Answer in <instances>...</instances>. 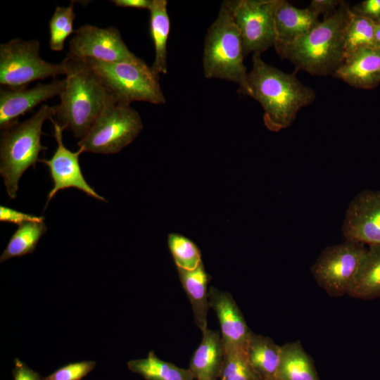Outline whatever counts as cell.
<instances>
[{
    "mask_svg": "<svg viewBox=\"0 0 380 380\" xmlns=\"http://www.w3.org/2000/svg\"><path fill=\"white\" fill-rule=\"evenodd\" d=\"M279 380H319L313 361L300 341L281 346Z\"/></svg>",
    "mask_w": 380,
    "mask_h": 380,
    "instance_id": "23",
    "label": "cell"
},
{
    "mask_svg": "<svg viewBox=\"0 0 380 380\" xmlns=\"http://www.w3.org/2000/svg\"><path fill=\"white\" fill-rule=\"evenodd\" d=\"M374 46L380 47V21L376 23L375 25Z\"/></svg>",
    "mask_w": 380,
    "mask_h": 380,
    "instance_id": "36",
    "label": "cell"
},
{
    "mask_svg": "<svg viewBox=\"0 0 380 380\" xmlns=\"http://www.w3.org/2000/svg\"><path fill=\"white\" fill-rule=\"evenodd\" d=\"M143 129L139 113L110 96L86 134L77 142L84 152L114 154L132 143Z\"/></svg>",
    "mask_w": 380,
    "mask_h": 380,
    "instance_id": "7",
    "label": "cell"
},
{
    "mask_svg": "<svg viewBox=\"0 0 380 380\" xmlns=\"http://www.w3.org/2000/svg\"><path fill=\"white\" fill-rule=\"evenodd\" d=\"M222 4L240 32L245 56L251 53L261 54L274 46L277 0H232Z\"/></svg>",
    "mask_w": 380,
    "mask_h": 380,
    "instance_id": "10",
    "label": "cell"
},
{
    "mask_svg": "<svg viewBox=\"0 0 380 380\" xmlns=\"http://www.w3.org/2000/svg\"><path fill=\"white\" fill-rule=\"evenodd\" d=\"M95 71L108 96L117 102L129 104L146 101L166 103L159 75L141 60L138 62L110 63L82 59Z\"/></svg>",
    "mask_w": 380,
    "mask_h": 380,
    "instance_id": "6",
    "label": "cell"
},
{
    "mask_svg": "<svg viewBox=\"0 0 380 380\" xmlns=\"http://www.w3.org/2000/svg\"><path fill=\"white\" fill-rule=\"evenodd\" d=\"M319 22V15L308 7L299 8L287 1L277 0L274 13L276 51L305 35Z\"/></svg>",
    "mask_w": 380,
    "mask_h": 380,
    "instance_id": "17",
    "label": "cell"
},
{
    "mask_svg": "<svg viewBox=\"0 0 380 380\" xmlns=\"http://www.w3.org/2000/svg\"><path fill=\"white\" fill-rule=\"evenodd\" d=\"M347 241L380 245V191L364 190L350 203L342 226Z\"/></svg>",
    "mask_w": 380,
    "mask_h": 380,
    "instance_id": "13",
    "label": "cell"
},
{
    "mask_svg": "<svg viewBox=\"0 0 380 380\" xmlns=\"http://www.w3.org/2000/svg\"><path fill=\"white\" fill-rule=\"evenodd\" d=\"M73 6V3L65 7L56 6L49 22V46L52 51H62L65 39L74 32L73 21L75 14Z\"/></svg>",
    "mask_w": 380,
    "mask_h": 380,
    "instance_id": "28",
    "label": "cell"
},
{
    "mask_svg": "<svg viewBox=\"0 0 380 380\" xmlns=\"http://www.w3.org/2000/svg\"><path fill=\"white\" fill-rule=\"evenodd\" d=\"M367 249L363 243L347 240L325 248L311 267L314 279L330 296L348 294Z\"/></svg>",
    "mask_w": 380,
    "mask_h": 380,
    "instance_id": "9",
    "label": "cell"
},
{
    "mask_svg": "<svg viewBox=\"0 0 380 380\" xmlns=\"http://www.w3.org/2000/svg\"><path fill=\"white\" fill-rule=\"evenodd\" d=\"M13 362V376L14 380H43L38 372L30 369L20 360L15 358Z\"/></svg>",
    "mask_w": 380,
    "mask_h": 380,
    "instance_id": "34",
    "label": "cell"
},
{
    "mask_svg": "<svg viewBox=\"0 0 380 380\" xmlns=\"http://www.w3.org/2000/svg\"><path fill=\"white\" fill-rule=\"evenodd\" d=\"M375 25L373 20L351 11L344 34L345 57L361 48L374 46Z\"/></svg>",
    "mask_w": 380,
    "mask_h": 380,
    "instance_id": "26",
    "label": "cell"
},
{
    "mask_svg": "<svg viewBox=\"0 0 380 380\" xmlns=\"http://www.w3.org/2000/svg\"><path fill=\"white\" fill-rule=\"evenodd\" d=\"M179 278L190 301L196 326L203 332L208 329L207 315L210 308L208 284L210 279L203 262L191 270L177 268Z\"/></svg>",
    "mask_w": 380,
    "mask_h": 380,
    "instance_id": "19",
    "label": "cell"
},
{
    "mask_svg": "<svg viewBox=\"0 0 380 380\" xmlns=\"http://www.w3.org/2000/svg\"><path fill=\"white\" fill-rule=\"evenodd\" d=\"M189 362V369L197 380H217L224 356L220 333L207 329Z\"/></svg>",
    "mask_w": 380,
    "mask_h": 380,
    "instance_id": "18",
    "label": "cell"
},
{
    "mask_svg": "<svg viewBox=\"0 0 380 380\" xmlns=\"http://www.w3.org/2000/svg\"><path fill=\"white\" fill-rule=\"evenodd\" d=\"M38 40L25 41L15 38L0 44V84L11 89L27 88L36 80L66 75L65 58L59 63L42 59Z\"/></svg>",
    "mask_w": 380,
    "mask_h": 380,
    "instance_id": "8",
    "label": "cell"
},
{
    "mask_svg": "<svg viewBox=\"0 0 380 380\" xmlns=\"http://www.w3.org/2000/svg\"><path fill=\"white\" fill-rule=\"evenodd\" d=\"M209 305L218 318L224 350L246 353L252 331L232 296L211 286L208 291Z\"/></svg>",
    "mask_w": 380,
    "mask_h": 380,
    "instance_id": "14",
    "label": "cell"
},
{
    "mask_svg": "<svg viewBox=\"0 0 380 380\" xmlns=\"http://www.w3.org/2000/svg\"><path fill=\"white\" fill-rule=\"evenodd\" d=\"M348 295L364 300L380 298V245L367 247Z\"/></svg>",
    "mask_w": 380,
    "mask_h": 380,
    "instance_id": "21",
    "label": "cell"
},
{
    "mask_svg": "<svg viewBox=\"0 0 380 380\" xmlns=\"http://www.w3.org/2000/svg\"><path fill=\"white\" fill-rule=\"evenodd\" d=\"M167 1L152 0L150 8V34L155 49V58L151 66L157 74H167V43L170 33V22L167 13Z\"/></svg>",
    "mask_w": 380,
    "mask_h": 380,
    "instance_id": "22",
    "label": "cell"
},
{
    "mask_svg": "<svg viewBox=\"0 0 380 380\" xmlns=\"http://www.w3.org/2000/svg\"><path fill=\"white\" fill-rule=\"evenodd\" d=\"M65 86L55 108L58 123L82 139L103 109L109 97L95 71L82 59L66 57Z\"/></svg>",
    "mask_w": 380,
    "mask_h": 380,
    "instance_id": "3",
    "label": "cell"
},
{
    "mask_svg": "<svg viewBox=\"0 0 380 380\" xmlns=\"http://www.w3.org/2000/svg\"><path fill=\"white\" fill-rule=\"evenodd\" d=\"M46 232L44 221H31L18 226L0 256V262L32 253L41 237Z\"/></svg>",
    "mask_w": 380,
    "mask_h": 380,
    "instance_id": "25",
    "label": "cell"
},
{
    "mask_svg": "<svg viewBox=\"0 0 380 380\" xmlns=\"http://www.w3.org/2000/svg\"><path fill=\"white\" fill-rule=\"evenodd\" d=\"M128 369L142 376L146 380H194L189 369L159 359L151 350L146 358L132 360L127 362Z\"/></svg>",
    "mask_w": 380,
    "mask_h": 380,
    "instance_id": "24",
    "label": "cell"
},
{
    "mask_svg": "<svg viewBox=\"0 0 380 380\" xmlns=\"http://www.w3.org/2000/svg\"><path fill=\"white\" fill-rule=\"evenodd\" d=\"M246 356L259 380H279L281 346L270 337L252 331L246 348Z\"/></svg>",
    "mask_w": 380,
    "mask_h": 380,
    "instance_id": "20",
    "label": "cell"
},
{
    "mask_svg": "<svg viewBox=\"0 0 380 380\" xmlns=\"http://www.w3.org/2000/svg\"><path fill=\"white\" fill-rule=\"evenodd\" d=\"M343 2L340 0H312L308 8L317 15L322 14L327 17L334 13Z\"/></svg>",
    "mask_w": 380,
    "mask_h": 380,
    "instance_id": "33",
    "label": "cell"
},
{
    "mask_svg": "<svg viewBox=\"0 0 380 380\" xmlns=\"http://www.w3.org/2000/svg\"><path fill=\"white\" fill-rule=\"evenodd\" d=\"M0 220L20 225L27 222L42 221L44 217L35 216L27 214L16 210L1 205L0 206Z\"/></svg>",
    "mask_w": 380,
    "mask_h": 380,
    "instance_id": "31",
    "label": "cell"
},
{
    "mask_svg": "<svg viewBox=\"0 0 380 380\" xmlns=\"http://www.w3.org/2000/svg\"><path fill=\"white\" fill-rule=\"evenodd\" d=\"M350 13L348 4L343 1L334 13L277 53L297 70L313 75H333L345 58L344 34Z\"/></svg>",
    "mask_w": 380,
    "mask_h": 380,
    "instance_id": "2",
    "label": "cell"
},
{
    "mask_svg": "<svg viewBox=\"0 0 380 380\" xmlns=\"http://www.w3.org/2000/svg\"><path fill=\"white\" fill-rule=\"evenodd\" d=\"M50 120L53 125V136L57 142V148L50 159L39 160L48 166L53 182V186L48 194L45 208L58 191L71 187L99 201H106L103 196L99 195L89 185L82 175L79 157L84 151L79 148L77 151L72 152L67 148L63 142V127L53 118Z\"/></svg>",
    "mask_w": 380,
    "mask_h": 380,
    "instance_id": "12",
    "label": "cell"
},
{
    "mask_svg": "<svg viewBox=\"0 0 380 380\" xmlns=\"http://www.w3.org/2000/svg\"><path fill=\"white\" fill-rule=\"evenodd\" d=\"M111 2L118 7L148 10L152 4V0H112Z\"/></svg>",
    "mask_w": 380,
    "mask_h": 380,
    "instance_id": "35",
    "label": "cell"
},
{
    "mask_svg": "<svg viewBox=\"0 0 380 380\" xmlns=\"http://www.w3.org/2000/svg\"><path fill=\"white\" fill-rule=\"evenodd\" d=\"M350 9L375 23L380 21V0H365Z\"/></svg>",
    "mask_w": 380,
    "mask_h": 380,
    "instance_id": "32",
    "label": "cell"
},
{
    "mask_svg": "<svg viewBox=\"0 0 380 380\" xmlns=\"http://www.w3.org/2000/svg\"><path fill=\"white\" fill-rule=\"evenodd\" d=\"M333 75L355 88H375L380 83V47L367 46L347 55Z\"/></svg>",
    "mask_w": 380,
    "mask_h": 380,
    "instance_id": "16",
    "label": "cell"
},
{
    "mask_svg": "<svg viewBox=\"0 0 380 380\" xmlns=\"http://www.w3.org/2000/svg\"><path fill=\"white\" fill-rule=\"evenodd\" d=\"M65 86V79L55 80L48 84L38 83L27 89L0 90V128L17 121L25 113L31 111L39 103L59 96Z\"/></svg>",
    "mask_w": 380,
    "mask_h": 380,
    "instance_id": "15",
    "label": "cell"
},
{
    "mask_svg": "<svg viewBox=\"0 0 380 380\" xmlns=\"http://www.w3.org/2000/svg\"><path fill=\"white\" fill-rule=\"evenodd\" d=\"M67 56L110 63L141 60L129 51L116 27L101 28L91 25H82L75 31Z\"/></svg>",
    "mask_w": 380,
    "mask_h": 380,
    "instance_id": "11",
    "label": "cell"
},
{
    "mask_svg": "<svg viewBox=\"0 0 380 380\" xmlns=\"http://www.w3.org/2000/svg\"><path fill=\"white\" fill-rule=\"evenodd\" d=\"M96 365V362L93 360L70 363L43 378V380H82Z\"/></svg>",
    "mask_w": 380,
    "mask_h": 380,
    "instance_id": "30",
    "label": "cell"
},
{
    "mask_svg": "<svg viewBox=\"0 0 380 380\" xmlns=\"http://www.w3.org/2000/svg\"><path fill=\"white\" fill-rule=\"evenodd\" d=\"M252 63L247 77L248 96L261 104L265 127L274 132L289 127L298 111L314 101L315 91L302 84L296 73L266 63L259 53L253 54Z\"/></svg>",
    "mask_w": 380,
    "mask_h": 380,
    "instance_id": "1",
    "label": "cell"
},
{
    "mask_svg": "<svg viewBox=\"0 0 380 380\" xmlns=\"http://www.w3.org/2000/svg\"><path fill=\"white\" fill-rule=\"evenodd\" d=\"M167 245L177 268L191 270L202 262L201 253L197 246L180 234H169Z\"/></svg>",
    "mask_w": 380,
    "mask_h": 380,
    "instance_id": "27",
    "label": "cell"
},
{
    "mask_svg": "<svg viewBox=\"0 0 380 380\" xmlns=\"http://www.w3.org/2000/svg\"><path fill=\"white\" fill-rule=\"evenodd\" d=\"M220 380H259L246 356V353L224 350Z\"/></svg>",
    "mask_w": 380,
    "mask_h": 380,
    "instance_id": "29",
    "label": "cell"
},
{
    "mask_svg": "<svg viewBox=\"0 0 380 380\" xmlns=\"http://www.w3.org/2000/svg\"><path fill=\"white\" fill-rule=\"evenodd\" d=\"M240 32L229 10L223 4L208 30L203 50V72L206 78L225 80L238 84L239 92L248 96V72Z\"/></svg>",
    "mask_w": 380,
    "mask_h": 380,
    "instance_id": "5",
    "label": "cell"
},
{
    "mask_svg": "<svg viewBox=\"0 0 380 380\" xmlns=\"http://www.w3.org/2000/svg\"><path fill=\"white\" fill-rule=\"evenodd\" d=\"M54 115V106L43 105L29 119L15 121L1 129L0 174L11 198L16 197L23 173L34 167L39 161V153L47 149L41 144L42 125Z\"/></svg>",
    "mask_w": 380,
    "mask_h": 380,
    "instance_id": "4",
    "label": "cell"
}]
</instances>
